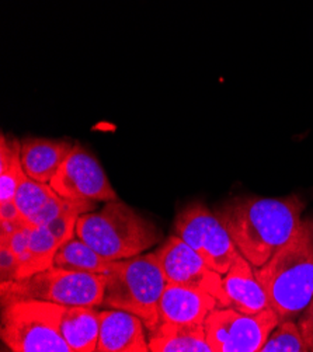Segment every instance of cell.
I'll list each match as a JSON object with an SVG mask.
<instances>
[{
    "label": "cell",
    "instance_id": "obj_9",
    "mask_svg": "<svg viewBox=\"0 0 313 352\" xmlns=\"http://www.w3.org/2000/svg\"><path fill=\"white\" fill-rule=\"evenodd\" d=\"M155 256L167 284L206 292L218 299L221 307H230L222 274L208 265L179 236H170L155 252Z\"/></svg>",
    "mask_w": 313,
    "mask_h": 352
},
{
    "label": "cell",
    "instance_id": "obj_16",
    "mask_svg": "<svg viewBox=\"0 0 313 352\" xmlns=\"http://www.w3.org/2000/svg\"><path fill=\"white\" fill-rule=\"evenodd\" d=\"M148 342L152 352H213L204 324L163 322L149 331Z\"/></svg>",
    "mask_w": 313,
    "mask_h": 352
},
{
    "label": "cell",
    "instance_id": "obj_15",
    "mask_svg": "<svg viewBox=\"0 0 313 352\" xmlns=\"http://www.w3.org/2000/svg\"><path fill=\"white\" fill-rule=\"evenodd\" d=\"M59 330L72 352H93L100 334V311L90 306H65Z\"/></svg>",
    "mask_w": 313,
    "mask_h": 352
},
{
    "label": "cell",
    "instance_id": "obj_6",
    "mask_svg": "<svg viewBox=\"0 0 313 352\" xmlns=\"http://www.w3.org/2000/svg\"><path fill=\"white\" fill-rule=\"evenodd\" d=\"M104 289V274L66 271L54 265L28 278L0 285L2 305L21 299H40L62 306L100 307Z\"/></svg>",
    "mask_w": 313,
    "mask_h": 352
},
{
    "label": "cell",
    "instance_id": "obj_5",
    "mask_svg": "<svg viewBox=\"0 0 313 352\" xmlns=\"http://www.w3.org/2000/svg\"><path fill=\"white\" fill-rule=\"evenodd\" d=\"M63 307L40 299L2 305L3 342L14 352H72L59 330Z\"/></svg>",
    "mask_w": 313,
    "mask_h": 352
},
{
    "label": "cell",
    "instance_id": "obj_21",
    "mask_svg": "<svg viewBox=\"0 0 313 352\" xmlns=\"http://www.w3.org/2000/svg\"><path fill=\"white\" fill-rule=\"evenodd\" d=\"M69 198H63L58 194H55L47 204L45 206L40 210V212H37L36 215H34L30 221H27L28 223H31L32 226H47L48 223H51L55 218H58L62 210L67 206L69 204Z\"/></svg>",
    "mask_w": 313,
    "mask_h": 352
},
{
    "label": "cell",
    "instance_id": "obj_14",
    "mask_svg": "<svg viewBox=\"0 0 313 352\" xmlns=\"http://www.w3.org/2000/svg\"><path fill=\"white\" fill-rule=\"evenodd\" d=\"M222 284L230 307L241 313L255 314L270 307L267 294L256 278L255 267L240 252L224 275Z\"/></svg>",
    "mask_w": 313,
    "mask_h": 352
},
{
    "label": "cell",
    "instance_id": "obj_4",
    "mask_svg": "<svg viewBox=\"0 0 313 352\" xmlns=\"http://www.w3.org/2000/svg\"><path fill=\"white\" fill-rule=\"evenodd\" d=\"M100 307L120 309L141 319L148 331L159 324V302L167 280L155 252L113 261Z\"/></svg>",
    "mask_w": 313,
    "mask_h": 352
},
{
    "label": "cell",
    "instance_id": "obj_1",
    "mask_svg": "<svg viewBox=\"0 0 313 352\" xmlns=\"http://www.w3.org/2000/svg\"><path fill=\"white\" fill-rule=\"evenodd\" d=\"M305 202L298 194L283 198L237 197L217 209L237 250L257 268L292 239Z\"/></svg>",
    "mask_w": 313,
    "mask_h": 352
},
{
    "label": "cell",
    "instance_id": "obj_20",
    "mask_svg": "<svg viewBox=\"0 0 313 352\" xmlns=\"http://www.w3.org/2000/svg\"><path fill=\"white\" fill-rule=\"evenodd\" d=\"M296 320L280 322L268 336L260 352H307Z\"/></svg>",
    "mask_w": 313,
    "mask_h": 352
},
{
    "label": "cell",
    "instance_id": "obj_3",
    "mask_svg": "<svg viewBox=\"0 0 313 352\" xmlns=\"http://www.w3.org/2000/svg\"><path fill=\"white\" fill-rule=\"evenodd\" d=\"M76 236L110 261L144 254L162 240L159 228L120 198L80 215Z\"/></svg>",
    "mask_w": 313,
    "mask_h": 352
},
{
    "label": "cell",
    "instance_id": "obj_10",
    "mask_svg": "<svg viewBox=\"0 0 313 352\" xmlns=\"http://www.w3.org/2000/svg\"><path fill=\"white\" fill-rule=\"evenodd\" d=\"M50 186L58 195L69 199H91L96 202L118 199L97 157L80 144H75Z\"/></svg>",
    "mask_w": 313,
    "mask_h": 352
},
{
    "label": "cell",
    "instance_id": "obj_8",
    "mask_svg": "<svg viewBox=\"0 0 313 352\" xmlns=\"http://www.w3.org/2000/svg\"><path fill=\"white\" fill-rule=\"evenodd\" d=\"M175 233L217 272L225 275L239 250L226 228L202 202L184 206L176 217Z\"/></svg>",
    "mask_w": 313,
    "mask_h": 352
},
{
    "label": "cell",
    "instance_id": "obj_13",
    "mask_svg": "<svg viewBox=\"0 0 313 352\" xmlns=\"http://www.w3.org/2000/svg\"><path fill=\"white\" fill-rule=\"evenodd\" d=\"M75 144L69 139L28 136L20 140V160L30 179L48 183L58 173Z\"/></svg>",
    "mask_w": 313,
    "mask_h": 352
},
{
    "label": "cell",
    "instance_id": "obj_17",
    "mask_svg": "<svg viewBox=\"0 0 313 352\" xmlns=\"http://www.w3.org/2000/svg\"><path fill=\"white\" fill-rule=\"evenodd\" d=\"M113 261L100 256L76 234L56 250L52 265L66 271L106 274Z\"/></svg>",
    "mask_w": 313,
    "mask_h": 352
},
{
    "label": "cell",
    "instance_id": "obj_24",
    "mask_svg": "<svg viewBox=\"0 0 313 352\" xmlns=\"http://www.w3.org/2000/svg\"><path fill=\"white\" fill-rule=\"evenodd\" d=\"M20 218H21V215L19 212L14 201L0 204V221H16Z\"/></svg>",
    "mask_w": 313,
    "mask_h": 352
},
{
    "label": "cell",
    "instance_id": "obj_18",
    "mask_svg": "<svg viewBox=\"0 0 313 352\" xmlns=\"http://www.w3.org/2000/svg\"><path fill=\"white\" fill-rule=\"evenodd\" d=\"M23 173L20 140L2 133L0 138V204L14 199Z\"/></svg>",
    "mask_w": 313,
    "mask_h": 352
},
{
    "label": "cell",
    "instance_id": "obj_23",
    "mask_svg": "<svg viewBox=\"0 0 313 352\" xmlns=\"http://www.w3.org/2000/svg\"><path fill=\"white\" fill-rule=\"evenodd\" d=\"M298 326L302 333V337L309 346V351L313 352V299L307 305V307L301 313L298 318Z\"/></svg>",
    "mask_w": 313,
    "mask_h": 352
},
{
    "label": "cell",
    "instance_id": "obj_19",
    "mask_svg": "<svg viewBox=\"0 0 313 352\" xmlns=\"http://www.w3.org/2000/svg\"><path fill=\"white\" fill-rule=\"evenodd\" d=\"M55 190L48 183H40L30 179L25 171L19 183L14 204L23 219L30 221L34 215L45 206V204L55 195Z\"/></svg>",
    "mask_w": 313,
    "mask_h": 352
},
{
    "label": "cell",
    "instance_id": "obj_7",
    "mask_svg": "<svg viewBox=\"0 0 313 352\" xmlns=\"http://www.w3.org/2000/svg\"><path fill=\"white\" fill-rule=\"evenodd\" d=\"M278 324L280 319L272 307L255 314L233 307H217L204 322L213 352H260Z\"/></svg>",
    "mask_w": 313,
    "mask_h": 352
},
{
    "label": "cell",
    "instance_id": "obj_11",
    "mask_svg": "<svg viewBox=\"0 0 313 352\" xmlns=\"http://www.w3.org/2000/svg\"><path fill=\"white\" fill-rule=\"evenodd\" d=\"M145 324L138 316L107 309L100 311V334L97 352H148L149 342Z\"/></svg>",
    "mask_w": 313,
    "mask_h": 352
},
{
    "label": "cell",
    "instance_id": "obj_22",
    "mask_svg": "<svg viewBox=\"0 0 313 352\" xmlns=\"http://www.w3.org/2000/svg\"><path fill=\"white\" fill-rule=\"evenodd\" d=\"M19 279V261L14 253L6 244L0 243V280L9 283V280Z\"/></svg>",
    "mask_w": 313,
    "mask_h": 352
},
{
    "label": "cell",
    "instance_id": "obj_2",
    "mask_svg": "<svg viewBox=\"0 0 313 352\" xmlns=\"http://www.w3.org/2000/svg\"><path fill=\"white\" fill-rule=\"evenodd\" d=\"M255 274L280 322L298 320L313 299V218Z\"/></svg>",
    "mask_w": 313,
    "mask_h": 352
},
{
    "label": "cell",
    "instance_id": "obj_12",
    "mask_svg": "<svg viewBox=\"0 0 313 352\" xmlns=\"http://www.w3.org/2000/svg\"><path fill=\"white\" fill-rule=\"evenodd\" d=\"M217 307L221 305L210 294L167 284L159 302V323L204 324L206 316Z\"/></svg>",
    "mask_w": 313,
    "mask_h": 352
}]
</instances>
